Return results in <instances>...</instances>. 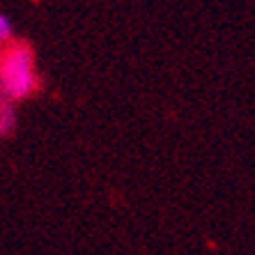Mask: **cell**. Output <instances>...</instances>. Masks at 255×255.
Segmentation results:
<instances>
[{
    "instance_id": "1",
    "label": "cell",
    "mask_w": 255,
    "mask_h": 255,
    "mask_svg": "<svg viewBox=\"0 0 255 255\" xmlns=\"http://www.w3.org/2000/svg\"><path fill=\"white\" fill-rule=\"evenodd\" d=\"M39 78L35 74V53L28 44H12L0 53V95L7 101H21L35 95Z\"/></svg>"
},
{
    "instance_id": "2",
    "label": "cell",
    "mask_w": 255,
    "mask_h": 255,
    "mask_svg": "<svg viewBox=\"0 0 255 255\" xmlns=\"http://www.w3.org/2000/svg\"><path fill=\"white\" fill-rule=\"evenodd\" d=\"M14 127H16V111H14L12 101L2 99L0 101V138L9 136Z\"/></svg>"
},
{
    "instance_id": "3",
    "label": "cell",
    "mask_w": 255,
    "mask_h": 255,
    "mask_svg": "<svg viewBox=\"0 0 255 255\" xmlns=\"http://www.w3.org/2000/svg\"><path fill=\"white\" fill-rule=\"evenodd\" d=\"M12 35H14L12 21L0 14V42H9V39H12Z\"/></svg>"
},
{
    "instance_id": "4",
    "label": "cell",
    "mask_w": 255,
    "mask_h": 255,
    "mask_svg": "<svg viewBox=\"0 0 255 255\" xmlns=\"http://www.w3.org/2000/svg\"><path fill=\"white\" fill-rule=\"evenodd\" d=\"M0 53H2V51H0Z\"/></svg>"
}]
</instances>
